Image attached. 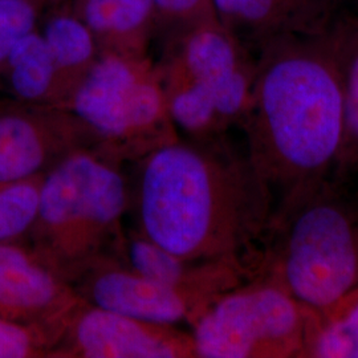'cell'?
I'll return each mask as SVG.
<instances>
[{"label": "cell", "instance_id": "6da1fadb", "mask_svg": "<svg viewBox=\"0 0 358 358\" xmlns=\"http://www.w3.org/2000/svg\"><path fill=\"white\" fill-rule=\"evenodd\" d=\"M137 230L187 260L252 269L273 211V190L247 152L222 137L170 142L138 161Z\"/></svg>", "mask_w": 358, "mask_h": 358}, {"label": "cell", "instance_id": "7a4b0ae2", "mask_svg": "<svg viewBox=\"0 0 358 358\" xmlns=\"http://www.w3.org/2000/svg\"><path fill=\"white\" fill-rule=\"evenodd\" d=\"M247 154L280 194L331 176L344 134V103L328 31L264 44L243 120Z\"/></svg>", "mask_w": 358, "mask_h": 358}, {"label": "cell", "instance_id": "3957f363", "mask_svg": "<svg viewBox=\"0 0 358 358\" xmlns=\"http://www.w3.org/2000/svg\"><path fill=\"white\" fill-rule=\"evenodd\" d=\"M324 177L280 194L255 275L280 284L306 308H320L358 285V192Z\"/></svg>", "mask_w": 358, "mask_h": 358}, {"label": "cell", "instance_id": "277c9868", "mask_svg": "<svg viewBox=\"0 0 358 358\" xmlns=\"http://www.w3.org/2000/svg\"><path fill=\"white\" fill-rule=\"evenodd\" d=\"M130 201L120 164L92 150L72 154L43 178L31 252L72 285L99 262L120 257Z\"/></svg>", "mask_w": 358, "mask_h": 358}, {"label": "cell", "instance_id": "5b68a950", "mask_svg": "<svg viewBox=\"0 0 358 358\" xmlns=\"http://www.w3.org/2000/svg\"><path fill=\"white\" fill-rule=\"evenodd\" d=\"M72 109L96 142V152L122 165L178 140L165 128L169 113L158 85L125 60L108 56L90 66L72 96Z\"/></svg>", "mask_w": 358, "mask_h": 358}, {"label": "cell", "instance_id": "8992f818", "mask_svg": "<svg viewBox=\"0 0 358 358\" xmlns=\"http://www.w3.org/2000/svg\"><path fill=\"white\" fill-rule=\"evenodd\" d=\"M306 307L256 273L220 294L192 325L199 358H301Z\"/></svg>", "mask_w": 358, "mask_h": 358}, {"label": "cell", "instance_id": "52a82bcc", "mask_svg": "<svg viewBox=\"0 0 358 358\" xmlns=\"http://www.w3.org/2000/svg\"><path fill=\"white\" fill-rule=\"evenodd\" d=\"M53 357H196L192 333L137 320L78 301L52 349Z\"/></svg>", "mask_w": 358, "mask_h": 358}, {"label": "cell", "instance_id": "ba28073f", "mask_svg": "<svg viewBox=\"0 0 358 358\" xmlns=\"http://www.w3.org/2000/svg\"><path fill=\"white\" fill-rule=\"evenodd\" d=\"M80 300L31 251L0 243V317L38 333L48 356Z\"/></svg>", "mask_w": 358, "mask_h": 358}, {"label": "cell", "instance_id": "9c48e42d", "mask_svg": "<svg viewBox=\"0 0 358 358\" xmlns=\"http://www.w3.org/2000/svg\"><path fill=\"white\" fill-rule=\"evenodd\" d=\"M72 287L90 306L154 324L192 327L207 309L190 294L137 273L120 257L99 262Z\"/></svg>", "mask_w": 358, "mask_h": 358}, {"label": "cell", "instance_id": "30bf717a", "mask_svg": "<svg viewBox=\"0 0 358 358\" xmlns=\"http://www.w3.org/2000/svg\"><path fill=\"white\" fill-rule=\"evenodd\" d=\"M96 142L78 120L0 115V185L40 178L72 154Z\"/></svg>", "mask_w": 358, "mask_h": 358}, {"label": "cell", "instance_id": "8fae6325", "mask_svg": "<svg viewBox=\"0 0 358 358\" xmlns=\"http://www.w3.org/2000/svg\"><path fill=\"white\" fill-rule=\"evenodd\" d=\"M256 66L247 64L229 35L205 27L189 38L178 87L205 90L217 106L224 128L243 122L252 97Z\"/></svg>", "mask_w": 358, "mask_h": 358}, {"label": "cell", "instance_id": "7c38bea8", "mask_svg": "<svg viewBox=\"0 0 358 358\" xmlns=\"http://www.w3.org/2000/svg\"><path fill=\"white\" fill-rule=\"evenodd\" d=\"M120 259L142 276L190 294L208 308L220 294L250 279L252 269L230 260H187L153 243L138 230L125 232Z\"/></svg>", "mask_w": 358, "mask_h": 358}, {"label": "cell", "instance_id": "4fadbf2b", "mask_svg": "<svg viewBox=\"0 0 358 358\" xmlns=\"http://www.w3.org/2000/svg\"><path fill=\"white\" fill-rule=\"evenodd\" d=\"M340 0H211L235 24L252 28L264 44L287 35H320L337 19Z\"/></svg>", "mask_w": 358, "mask_h": 358}, {"label": "cell", "instance_id": "5bb4252c", "mask_svg": "<svg viewBox=\"0 0 358 358\" xmlns=\"http://www.w3.org/2000/svg\"><path fill=\"white\" fill-rule=\"evenodd\" d=\"M328 34L344 103L343 143L333 174L345 179L358 173V13L338 15Z\"/></svg>", "mask_w": 358, "mask_h": 358}, {"label": "cell", "instance_id": "9a60e30c", "mask_svg": "<svg viewBox=\"0 0 358 358\" xmlns=\"http://www.w3.org/2000/svg\"><path fill=\"white\" fill-rule=\"evenodd\" d=\"M301 358H358V285L320 308H306Z\"/></svg>", "mask_w": 358, "mask_h": 358}, {"label": "cell", "instance_id": "2e32d148", "mask_svg": "<svg viewBox=\"0 0 358 358\" xmlns=\"http://www.w3.org/2000/svg\"><path fill=\"white\" fill-rule=\"evenodd\" d=\"M10 78L15 93L27 101L48 96L57 68L44 38L32 32L20 38L8 53Z\"/></svg>", "mask_w": 358, "mask_h": 358}, {"label": "cell", "instance_id": "e0dca14e", "mask_svg": "<svg viewBox=\"0 0 358 358\" xmlns=\"http://www.w3.org/2000/svg\"><path fill=\"white\" fill-rule=\"evenodd\" d=\"M43 178L0 185V243L29 234L38 217Z\"/></svg>", "mask_w": 358, "mask_h": 358}, {"label": "cell", "instance_id": "ac0fdd59", "mask_svg": "<svg viewBox=\"0 0 358 358\" xmlns=\"http://www.w3.org/2000/svg\"><path fill=\"white\" fill-rule=\"evenodd\" d=\"M44 40L59 71L75 69L87 64L93 53L90 31L69 17H59L47 26Z\"/></svg>", "mask_w": 358, "mask_h": 358}, {"label": "cell", "instance_id": "d6986e66", "mask_svg": "<svg viewBox=\"0 0 358 358\" xmlns=\"http://www.w3.org/2000/svg\"><path fill=\"white\" fill-rule=\"evenodd\" d=\"M153 0H88L87 22L96 31L127 32L140 26Z\"/></svg>", "mask_w": 358, "mask_h": 358}, {"label": "cell", "instance_id": "ffe728a7", "mask_svg": "<svg viewBox=\"0 0 358 358\" xmlns=\"http://www.w3.org/2000/svg\"><path fill=\"white\" fill-rule=\"evenodd\" d=\"M34 24L35 11L27 0H0V63Z\"/></svg>", "mask_w": 358, "mask_h": 358}, {"label": "cell", "instance_id": "44dd1931", "mask_svg": "<svg viewBox=\"0 0 358 358\" xmlns=\"http://www.w3.org/2000/svg\"><path fill=\"white\" fill-rule=\"evenodd\" d=\"M47 346L38 333L24 325L0 317V358H23L41 356Z\"/></svg>", "mask_w": 358, "mask_h": 358}, {"label": "cell", "instance_id": "7402d4cb", "mask_svg": "<svg viewBox=\"0 0 358 358\" xmlns=\"http://www.w3.org/2000/svg\"><path fill=\"white\" fill-rule=\"evenodd\" d=\"M155 3L169 13H186L198 10L205 0H155Z\"/></svg>", "mask_w": 358, "mask_h": 358}]
</instances>
